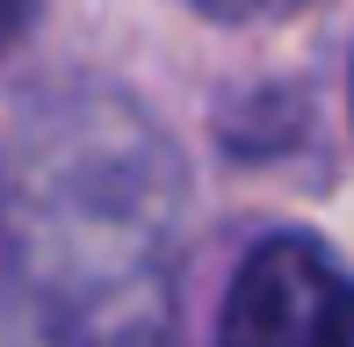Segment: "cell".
I'll use <instances>...</instances> for the list:
<instances>
[{
	"instance_id": "277c9868",
	"label": "cell",
	"mask_w": 354,
	"mask_h": 347,
	"mask_svg": "<svg viewBox=\"0 0 354 347\" xmlns=\"http://www.w3.org/2000/svg\"><path fill=\"white\" fill-rule=\"evenodd\" d=\"M196 8H210V15H261V8H275V0H196Z\"/></svg>"
},
{
	"instance_id": "3957f363",
	"label": "cell",
	"mask_w": 354,
	"mask_h": 347,
	"mask_svg": "<svg viewBox=\"0 0 354 347\" xmlns=\"http://www.w3.org/2000/svg\"><path fill=\"white\" fill-rule=\"evenodd\" d=\"M29 22H37V0H0V51H8Z\"/></svg>"
},
{
	"instance_id": "7a4b0ae2",
	"label": "cell",
	"mask_w": 354,
	"mask_h": 347,
	"mask_svg": "<svg viewBox=\"0 0 354 347\" xmlns=\"http://www.w3.org/2000/svg\"><path fill=\"white\" fill-rule=\"evenodd\" d=\"M217 347H354V268L304 232L261 239L224 290Z\"/></svg>"
},
{
	"instance_id": "6da1fadb",
	"label": "cell",
	"mask_w": 354,
	"mask_h": 347,
	"mask_svg": "<svg viewBox=\"0 0 354 347\" xmlns=\"http://www.w3.org/2000/svg\"><path fill=\"white\" fill-rule=\"evenodd\" d=\"M174 167L131 116L44 131L22 174V319L8 347H181L167 290Z\"/></svg>"
}]
</instances>
